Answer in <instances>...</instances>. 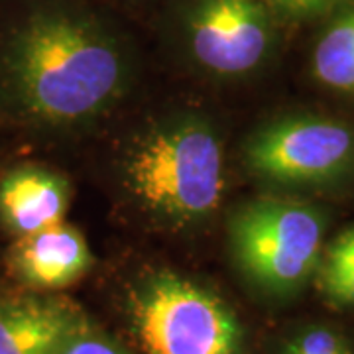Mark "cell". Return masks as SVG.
I'll list each match as a JSON object with an SVG mask.
<instances>
[{"label": "cell", "mask_w": 354, "mask_h": 354, "mask_svg": "<svg viewBox=\"0 0 354 354\" xmlns=\"http://www.w3.org/2000/svg\"><path fill=\"white\" fill-rule=\"evenodd\" d=\"M2 64L16 102L50 124L101 114L127 81V59L116 39L87 16L53 6L14 28Z\"/></svg>", "instance_id": "1"}, {"label": "cell", "mask_w": 354, "mask_h": 354, "mask_svg": "<svg viewBox=\"0 0 354 354\" xmlns=\"http://www.w3.org/2000/svg\"><path fill=\"white\" fill-rule=\"evenodd\" d=\"M124 179L152 215L195 225L213 215L223 199L221 140L205 120H169L134 142L124 160Z\"/></svg>", "instance_id": "2"}, {"label": "cell", "mask_w": 354, "mask_h": 354, "mask_svg": "<svg viewBox=\"0 0 354 354\" xmlns=\"http://www.w3.org/2000/svg\"><path fill=\"white\" fill-rule=\"evenodd\" d=\"M327 218L313 205L260 199L228 225L230 250L242 272L272 293L297 291L319 268Z\"/></svg>", "instance_id": "3"}, {"label": "cell", "mask_w": 354, "mask_h": 354, "mask_svg": "<svg viewBox=\"0 0 354 354\" xmlns=\"http://www.w3.org/2000/svg\"><path fill=\"white\" fill-rule=\"evenodd\" d=\"M132 321L148 354H239L241 325L227 305L171 272L153 274L132 299Z\"/></svg>", "instance_id": "4"}, {"label": "cell", "mask_w": 354, "mask_h": 354, "mask_svg": "<svg viewBox=\"0 0 354 354\" xmlns=\"http://www.w3.org/2000/svg\"><path fill=\"white\" fill-rule=\"evenodd\" d=\"M254 176L279 187H323L354 167V128L341 120L293 114L256 130L244 148Z\"/></svg>", "instance_id": "5"}, {"label": "cell", "mask_w": 354, "mask_h": 354, "mask_svg": "<svg viewBox=\"0 0 354 354\" xmlns=\"http://www.w3.org/2000/svg\"><path fill=\"white\" fill-rule=\"evenodd\" d=\"M266 0H191L183 30L191 55L215 75H244L270 53L274 24Z\"/></svg>", "instance_id": "6"}, {"label": "cell", "mask_w": 354, "mask_h": 354, "mask_svg": "<svg viewBox=\"0 0 354 354\" xmlns=\"http://www.w3.org/2000/svg\"><path fill=\"white\" fill-rule=\"evenodd\" d=\"M93 260L85 236L65 223L18 236L10 250L14 276L34 290H59L73 283L87 274Z\"/></svg>", "instance_id": "7"}, {"label": "cell", "mask_w": 354, "mask_h": 354, "mask_svg": "<svg viewBox=\"0 0 354 354\" xmlns=\"http://www.w3.org/2000/svg\"><path fill=\"white\" fill-rule=\"evenodd\" d=\"M67 205L65 179L46 169L20 167L0 181V218L18 236L64 223Z\"/></svg>", "instance_id": "8"}, {"label": "cell", "mask_w": 354, "mask_h": 354, "mask_svg": "<svg viewBox=\"0 0 354 354\" xmlns=\"http://www.w3.org/2000/svg\"><path fill=\"white\" fill-rule=\"evenodd\" d=\"M81 329L69 307L46 299H0V354H59Z\"/></svg>", "instance_id": "9"}, {"label": "cell", "mask_w": 354, "mask_h": 354, "mask_svg": "<svg viewBox=\"0 0 354 354\" xmlns=\"http://www.w3.org/2000/svg\"><path fill=\"white\" fill-rule=\"evenodd\" d=\"M313 75L337 93L354 97V4L333 16L313 48Z\"/></svg>", "instance_id": "10"}, {"label": "cell", "mask_w": 354, "mask_h": 354, "mask_svg": "<svg viewBox=\"0 0 354 354\" xmlns=\"http://www.w3.org/2000/svg\"><path fill=\"white\" fill-rule=\"evenodd\" d=\"M319 288L330 304L354 307V227L346 228L321 254Z\"/></svg>", "instance_id": "11"}, {"label": "cell", "mask_w": 354, "mask_h": 354, "mask_svg": "<svg viewBox=\"0 0 354 354\" xmlns=\"http://www.w3.org/2000/svg\"><path fill=\"white\" fill-rule=\"evenodd\" d=\"M286 348L295 354H353L344 337L327 327H309L299 330L286 344Z\"/></svg>", "instance_id": "12"}, {"label": "cell", "mask_w": 354, "mask_h": 354, "mask_svg": "<svg viewBox=\"0 0 354 354\" xmlns=\"http://www.w3.org/2000/svg\"><path fill=\"white\" fill-rule=\"evenodd\" d=\"M272 8L290 18H309L325 12L346 0H266Z\"/></svg>", "instance_id": "13"}, {"label": "cell", "mask_w": 354, "mask_h": 354, "mask_svg": "<svg viewBox=\"0 0 354 354\" xmlns=\"http://www.w3.org/2000/svg\"><path fill=\"white\" fill-rule=\"evenodd\" d=\"M59 354H124L120 348H116L111 342L88 337L79 329L75 335H71L67 342L62 346Z\"/></svg>", "instance_id": "14"}, {"label": "cell", "mask_w": 354, "mask_h": 354, "mask_svg": "<svg viewBox=\"0 0 354 354\" xmlns=\"http://www.w3.org/2000/svg\"><path fill=\"white\" fill-rule=\"evenodd\" d=\"M283 354H295V353H291V351H288V348H286V351H283Z\"/></svg>", "instance_id": "15"}]
</instances>
